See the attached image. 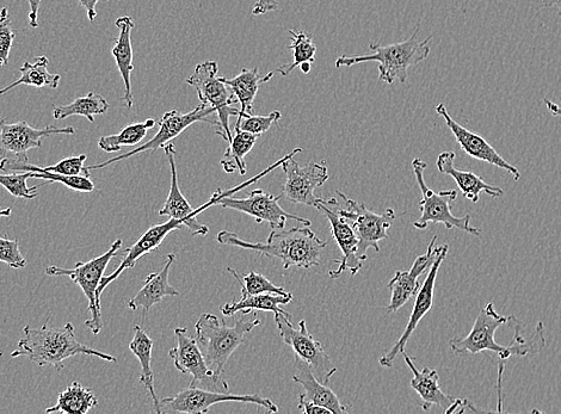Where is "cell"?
I'll list each match as a JSON object with an SVG mask.
<instances>
[{"mask_svg": "<svg viewBox=\"0 0 561 414\" xmlns=\"http://www.w3.org/2000/svg\"><path fill=\"white\" fill-rule=\"evenodd\" d=\"M123 242L117 239L103 255L91 259L89 262H78L75 268L67 269L52 265L46 269L48 276L70 277L83 290L86 299L89 300V312L91 318L85 321V326L89 327L95 336L100 335L103 329L102 307L97 301V289L106 273L108 265L115 258L117 252L121 250Z\"/></svg>", "mask_w": 561, "mask_h": 414, "instance_id": "cell-9", "label": "cell"}, {"mask_svg": "<svg viewBox=\"0 0 561 414\" xmlns=\"http://www.w3.org/2000/svg\"><path fill=\"white\" fill-rule=\"evenodd\" d=\"M175 261V253H169L166 256L164 268L159 273L147 276L143 288L128 302L129 310L137 311L139 307H143L146 314L154 305L159 304L168 296L180 295V292L169 282L170 269Z\"/></svg>", "mask_w": 561, "mask_h": 414, "instance_id": "cell-26", "label": "cell"}, {"mask_svg": "<svg viewBox=\"0 0 561 414\" xmlns=\"http://www.w3.org/2000/svg\"><path fill=\"white\" fill-rule=\"evenodd\" d=\"M258 325H261V320L257 315L254 319L239 318L233 326H228L225 320L221 323L213 314H201L195 324L196 342L215 378L223 380L226 364L233 352Z\"/></svg>", "mask_w": 561, "mask_h": 414, "instance_id": "cell-5", "label": "cell"}, {"mask_svg": "<svg viewBox=\"0 0 561 414\" xmlns=\"http://www.w3.org/2000/svg\"><path fill=\"white\" fill-rule=\"evenodd\" d=\"M295 369H297V373L294 374L293 381L304 387V395L307 400L325 407L332 414L348 413L337 394L328 385L320 382L313 374L310 366L297 356H295Z\"/></svg>", "mask_w": 561, "mask_h": 414, "instance_id": "cell-27", "label": "cell"}, {"mask_svg": "<svg viewBox=\"0 0 561 414\" xmlns=\"http://www.w3.org/2000/svg\"><path fill=\"white\" fill-rule=\"evenodd\" d=\"M275 321L282 341L291 346L295 356L310 366L320 382L329 385L332 376L337 373V368L326 354L323 344L308 332L306 320L299 321L298 329H295L292 319L285 314H275Z\"/></svg>", "mask_w": 561, "mask_h": 414, "instance_id": "cell-12", "label": "cell"}, {"mask_svg": "<svg viewBox=\"0 0 561 414\" xmlns=\"http://www.w3.org/2000/svg\"><path fill=\"white\" fill-rule=\"evenodd\" d=\"M80 4H82L84 10L86 11V15H88L89 21L95 22L97 17L96 6L101 0H79ZM103 2H109V0H103Z\"/></svg>", "mask_w": 561, "mask_h": 414, "instance_id": "cell-47", "label": "cell"}, {"mask_svg": "<svg viewBox=\"0 0 561 414\" xmlns=\"http://www.w3.org/2000/svg\"><path fill=\"white\" fill-rule=\"evenodd\" d=\"M29 2V26L39 28V9L42 0H28Z\"/></svg>", "mask_w": 561, "mask_h": 414, "instance_id": "cell-46", "label": "cell"}, {"mask_svg": "<svg viewBox=\"0 0 561 414\" xmlns=\"http://www.w3.org/2000/svg\"><path fill=\"white\" fill-rule=\"evenodd\" d=\"M455 157V153L452 151L442 152L436 160V166L443 175L450 176L454 179L462 195H464L467 200H470L476 205L482 193L495 197V199L504 195L503 189L484 182V179L476 175V173L456 169Z\"/></svg>", "mask_w": 561, "mask_h": 414, "instance_id": "cell-24", "label": "cell"}, {"mask_svg": "<svg viewBox=\"0 0 561 414\" xmlns=\"http://www.w3.org/2000/svg\"><path fill=\"white\" fill-rule=\"evenodd\" d=\"M30 178L43 179L49 183H60L65 187L78 191V193L89 194L95 190V184L88 176H64L52 172H29Z\"/></svg>", "mask_w": 561, "mask_h": 414, "instance_id": "cell-40", "label": "cell"}, {"mask_svg": "<svg viewBox=\"0 0 561 414\" xmlns=\"http://www.w3.org/2000/svg\"><path fill=\"white\" fill-rule=\"evenodd\" d=\"M282 170L286 175L282 196L295 205L317 207L319 199L314 190L323 187L329 181L328 166L324 163L300 166L297 160L291 157L282 164Z\"/></svg>", "mask_w": 561, "mask_h": 414, "instance_id": "cell-18", "label": "cell"}, {"mask_svg": "<svg viewBox=\"0 0 561 414\" xmlns=\"http://www.w3.org/2000/svg\"><path fill=\"white\" fill-rule=\"evenodd\" d=\"M448 250L449 245L447 244L439 246V253H437L435 262L431 265L424 283L415 296V305H413L409 323L406 325L403 335L400 336L397 343L392 346V349L388 351L387 354L380 358L379 363L381 367H393V363L396 361L398 355L403 354L405 351L406 344H408L413 332L416 331L421 320L430 312L431 307H433L437 275H439L442 263L446 261Z\"/></svg>", "mask_w": 561, "mask_h": 414, "instance_id": "cell-19", "label": "cell"}, {"mask_svg": "<svg viewBox=\"0 0 561 414\" xmlns=\"http://www.w3.org/2000/svg\"><path fill=\"white\" fill-rule=\"evenodd\" d=\"M293 301L291 293L287 295L264 293L257 295H245L240 300H233L230 304L220 306V311L225 317H233L237 313L249 314L252 311L271 312L275 314H285L292 319V315L281 310L282 305H288Z\"/></svg>", "mask_w": 561, "mask_h": 414, "instance_id": "cell-28", "label": "cell"}, {"mask_svg": "<svg viewBox=\"0 0 561 414\" xmlns=\"http://www.w3.org/2000/svg\"><path fill=\"white\" fill-rule=\"evenodd\" d=\"M299 410L305 414H329L330 411L323 406L312 403L307 400L304 394L299 395Z\"/></svg>", "mask_w": 561, "mask_h": 414, "instance_id": "cell-45", "label": "cell"}, {"mask_svg": "<svg viewBox=\"0 0 561 414\" xmlns=\"http://www.w3.org/2000/svg\"><path fill=\"white\" fill-rule=\"evenodd\" d=\"M153 339L144 331L140 325L134 326V338L129 343V350L138 358L141 364L140 382L150 393L153 400L154 410L158 414H162L160 410V400L157 397L156 389H154V375L152 370V351Z\"/></svg>", "mask_w": 561, "mask_h": 414, "instance_id": "cell-30", "label": "cell"}, {"mask_svg": "<svg viewBox=\"0 0 561 414\" xmlns=\"http://www.w3.org/2000/svg\"><path fill=\"white\" fill-rule=\"evenodd\" d=\"M29 178V172L0 175V185L16 199L33 200L38 196V187H29L27 184Z\"/></svg>", "mask_w": 561, "mask_h": 414, "instance_id": "cell-41", "label": "cell"}, {"mask_svg": "<svg viewBox=\"0 0 561 414\" xmlns=\"http://www.w3.org/2000/svg\"><path fill=\"white\" fill-rule=\"evenodd\" d=\"M418 32L419 27L410 39L393 43V45L382 46L379 42L371 43L369 48H371L372 54L353 55V57L342 55L336 60V67L338 69V67H350L375 61V63H379L381 82L390 85L396 82L405 84L409 78L410 67L421 64L429 58V42L433 39V35L423 41H418Z\"/></svg>", "mask_w": 561, "mask_h": 414, "instance_id": "cell-4", "label": "cell"}, {"mask_svg": "<svg viewBox=\"0 0 561 414\" xmlns=\"http://www.w3.org/2000/svg\"><path fill=\"white\" fill-rule=\"evenodd\" d=\"M15 30L9 17L8 9L0 11V69L8 65L12 43L15 40Z\"/></svg>", "mask_w": 561, "mask_h": 414, "instance_id": "cell-42", "label": "cell"}, {"mask_svg": "<svg viewBox=\"0 0 561 414\" xmlns=\"http://www.w3.org/2000/svg\"><path fill=\"white\" fill-rule=\"evenodd\" d=\"M73 134H76L73 127L34 128L24 121L9 123L0 117V171L5 172L11 165L29 163V151L40 148L43 139Z\"/></svg>", "mask_w": 561, "mask_h": 414, "instance_id": "cell-10", "label": "cell"}, {"mask_svg": "<svg viewBox=\"0 0 561 414\" xmlns=\"http://www.w3.org/2000/svg\"><path fill=\"white\" fill-rule=\"evenodd\" d=\"M545 104H546V107H547L548 111H550V113L553 116H560L561 117V108L559 107L558 104L552 102L551 100H547V98L545 100Z\"/></svg>", "mask_w": 561, "mask_h": 414, "instance_id": "cell-49", "label": "cell"}, {"mask_svg": "<svg viewBox=\"0 0 561 414\" xmlns=\"http://www.w3.org/2000/svg\"><path fill=\"white\" fill-rule=\"evenodd\" d=\"M12 213V209L11 208H2L0 207V219L2 218H9V216Z\"/></svg>", "mask_w": 561, "mask_h": 414, "instance_id": "cell-50", "label": "cell"}, {"mask_svg": "<svg viewBox=\"0 0 561 414\" xmlns=\"http://www.w3.org/2000/svg\"><path fill=\"white\" fill-rule=\"evenodd\" d=\"M427 166V163L421 158L413 159V172H415L416 181L423 196L422 201L419 202L421 218L413 226L417 230H425L429 224H442L446 226L447 230L458 228L472 236L480 237L482 231L471 225V215L455 216L450 209L452 203L458 199V191L442 190L440 193H434L425 183L424 172L427 170Z\"/></svg>", "mask_w": 561, "mask_h": 414, "instance_id": "cell-8", "label": "cell"}, {"mask_svg": "<svg viewBox=\"0 0 561 414\" xmlns=\"http://www.w3.org/2000/svg\"><path fill=\"white\" fill-rule=\"evenodd\" d=\"M217 114V111L212 107H209L207 104L201 103L199 107L191 110L188 114H182L181 111L176 109L168 111L165 113L158 122L159 131L154 137L147 141L146 144L141 145L139 147H135L134 150L129 151L128 153L122 154L120 157H115L112 159L107 160V162L97 164V165H90L88 169L91 170H100L107 168V166L113 165L115 163L122 162V160H126L137 156L139 153L144 152H156L159 148H163L166 144H169L172 140L180 137V135L186 131L190 126L195 125L197 122H206L209 125L214 126L215 128L218 127V120H212L211 116Z\"/></svg>", "mask_w": 561, "mask_h": 414, "instance_id": "cell-13", "label": "cell"}, {"mask_svg": "<svg viewBox=\"0 0 561 414\" xmlns=\"http://www.w3.org/2000/svg\"><path fill=\"white\" fill-rule=\"evenodd\" d=\"M522 323L514 315L498 314L493 302L479 312L472 330L466 337L450 339V349L455 355L468 357L480 352H495L504 363L509 358L539 354L546 346L544 324L539 323L532 339L522 337Z\"/></svg>", "mask_w": 561, "mask_h": 414, "instance_id": "cell-1", "label": "cell"}, {"mask_svg": "<svg viewBox=\"0 0 561 414\" xmlns=\"http://www.w3.org/2000/svg\"><path fill=\"white\" fill-rule=\"evenodd\" d=\"M163 148L170 164L171 185L168 199H166L164 207L159 210V215L169 216L170 219L183 221L184 225H186L193 236H207L209 228L201 224V222L197 220V216H199L203 210L217 206L220 197L223 196L226 191L219 189L217 193L212 195L211 200H209L206 205L197 209L191 207L186 196L182 193L180 183H178L175 146L169 142V144H166Z\"/></svg>", "mask_w": 561, "mask_h": 414, "instance_id": "cell-16", "label": "cell"}, {"mask_svg": "<svg viewBox=\"0 0 561 414\" xmlns=\"http://www.w3.org/2000/svg\"><path fill=\"white\" fill-rule=\"evenodd\" d=\"M436 243L437 236H434L430 240L427 252L416 258L411 269L396 271V275L388 282L387 287L392 292L390 305L386 308L388 313H397L400 308L408 304L411 298H415L421 288L418 278L429 271L439 253V246H436Z\"/></svg>", "mask_w": 561, "mask_h": 414, "instance_id": "cell-23", "label": "cell"}, {"mask_svg": "<svg viewBox=\"0 0 561 414\" xmlns=\"http://www.w3.org/2000/svg\"><path fill=\"white\" fill-rule=\"evenodd\" d=\"M97 405L98 400L94 391L78 381H73L70 386L58 394L57 404L48 407L45 412L48 414H86Z\"/></svg>", "mask_w": 561, "mask_h": 414, "instance_id": "cell-31", "label": "cell"}, {"mask_svg": "<svg viewBox=\"0 0 561 414\" xmlns=\"http://www.w3.org/2000/svg\"><path fill=\"white\" fill-rule=\"evenodd\" d=\"M49 60L47 57H38L34 64L29 61L23 64L20 69L21 78L15 83L0 89V95L6 94L17 88L18 85L34 86V88H52L58 89L60 84V74H53L48 71Z\"/></svg>", "mask_w": 561, "mask_h": 414, "instance_id": "cell-33", "label": "cell"}, {"mask_svg": "<svg viewBox=\"0 0 561 414\" xmlns=\"http://www.w3.org/2000/svg\"><path fill=\"white\" fill-rule=\"evenodd\" d=\"M224 78L219 76L218 64L208 60L197 64L194 73L186 82L196 90L201 103L217 111L218 127L215 128V133L226 142H230L232 139L230 119L231 116L239 115V109L234 108L238 100Z\"/></svg>", "mask_w": 561, "mask_h": 414, "instance_id": "cell-7", "label": "cell"}, {"mask_svg": "<svg viewBox=\"0 0 561 414\" xmlns=\"http://www.w3.org/2000/svg\"><path fill=\"white\" fill-rule=\"evenodd\" d=\"M258 138L260 137H257V135L240 131L239 128L234 127V135L228 142L230 146H228L224 158L220 162L228 175L237 171L242 176L246 175L248 168H246L245 157L255 147Z\"/></svg>", "mask_w": 561, "mask_h": 414, "instance_id": "cell-32", "label": "cell"}, {"mask_svg": "<svg viewBox=\"0 0 561 414\" xmlns=\"http://www.w3.org/2000/svg\"><path fill=\"white\" fill-rule=\"evenodd\" d=\"M156 126L153 119L144 122L132 123L123 128L119 134L102 137L98 141V147L107 153L119 152L125 146H137L146 138L147 132Z\"/></svg>", "mask_w": 561, "mask_h": 414, "instance_id": "cell-35", "label": "cell"}, {"mask_svg": "<svg viewBox=\"0 0 561 414\" xmlns=\"http://www.w3.org/2000/svg\"><path fill=\"white\" fill-rule=\"evenodd\" d=\"M24 337L17 344L11 357H27L40 367L52 366L60 372L65 368L64 362L78 355L94 356L107 362H117L113 355L104 354L78 342L75 326L67 323L63 327H49L47 324L40 329L24 326Z\"/></svg>", "mask_w": 561, "mask_h": 414, "instance_id": "cell-3", "label": "cell"}, {"mask_svg": "<svg viewBox=\"0 0 561 414\" xmlns=\"http://www.w3.org/2000/svg\"><path fill=\"white\" fill-rule=\"evenodd\" d=\"M282 119V114L280 111H273L267 116L255 115V114H239L236 126L240 131L257 135L261 137L262 134L270 131L273 125H277Z\"/></svg>", "mask_w": 561, "mask_h": 414, "instance_id": "cell-39", "label": "cell"}, {"mask_svg": "<svg viewBox=\"0 0 561 414\" xmlns=\"http://www.w3.org/2000/svg\"><path fill=\"white\" fill-rule=\"evenodd\" d=\"M275 76L274 72L261 76L257 67L255 69H243L237 77L224 78L225 83L230 86L234 96L240 103L239 114H254V103L258 91L263 84L268 83Z\"/></svg>", "mask_w": 561, "mask_h": 414, "instance_id": "cell-29", "label": "cell"}, {"mask_svg": "<svg viewBox=\"0 0 561 414\" xmlns=\"http://www.w3.org/2000/svg\"><path fill=\"white\" fill-rule=\"evenodd\" d=\"M316 208L322 210L326 219L329 220L332 237L342 251V257L335 261L338 268L329 271V276L335 280L345 271H349L351 275L355 276L363 267V262L359 258V238H357L351 222L339 212L338 201L335 197L329 200L319 199Z\"/></svg>", "mask_w": 561, "mask_h": 414, "instance_id": "cell-17", "label": "cell"}, {"mask_svg": "<svg viewBox=\"0 0 561 414\" xmlns=\"http://www.w3.org/2000/svg\"><path fill=\"white\" fill-rule=\"evenodd\" d=\"M405 363L411 369L413 378L410 385L421 398V406L424 411H429L431 407H440L446 413L464 412L466 410L477 411L467 400L453 397L442 391L440 386V376L435 369L428 367L422 370L417 369L412 358L403 352Z\"/></svg>", "mask_w": 561, "mask_h": 414, "instance_id": "cell-20", "label": "cell"}, {"mask_svg": "<svg viewBox=\"0 0 561 414\" xmlns=\"http://www.w3.org/2000/svg\"><path fill=\"white\" fill-rule=\"evenodd\" d=\"M227 270L230 271V274L236 278L240 286H242V296L264 293L289 294L286 292L285 288L275 286L267 277L256 273V271H251L248 275L240 277L236 270L232 268H228Z\"/></svg>", "mask_w": 561, "mask_h": 414, "instance_id": "cell-38", "label": "cell"}, {"mask_svg": "<svg viewBox=\"0 0 561 414\" xmlns=\"http://www.w3.org/2000/svg\"><path fill=\"white\" fill-rule=\"evenodd\" d=\"M116 27L120 29V35L112 49V54L123 83H125V95L121 98L122 103L127 109H132L134 105L132 91V72L134 71L132 30L135 24L131 16H122L117 18Z\"/></svg>", "mask_w": 561, "mask_h": 414, "instance_id": "cell-25", "label": "cell"}, {"mask_svg": "<svg viewBox=\"0 0 561 414\" xmlns=\"http://www.w3.org/2000/svg\"><path fill=\"white\" fill-rule=\"evenodd\" d=\"M230 401L261 406L270 413L279 412L274 401L263 398L260 394H228L191 386L183 389L174 397L160 400V410L162 413H207L212 406L230 403Z\"/></svg>", "mask_w": 561, "mask_h": 414, "instance_id": "cell-14", "label": "cell"}, {"mask_svg": "<svg viewBox=\"0 0 561 414\" xmlns=\"http://www.w3.org/2000/svg\"><path fill=\"white\" fill-rule=\"evenodd\" d=\"M86 158H88V157H86V154H80V156L67 157V158L61 160V162H59L58 164L51 165V166H45V168H41V166L33 165V164H30V163L15 164V165L9 166V168L6 169L5 172H10V171L42 172V171H46V172H52V173H59V175H64V176H80L83 173L84 176L90 177V170L88 169V166L84 165L85 162H86Z\"/></svg>", "mask_w": 561, "mask_h": 414, "instance_id": "cell-37", "label": "cell"}, {"mask_svg": "<svg viewBox=\"0 0 561 414\" xmlns=\"http://www.w3.org/2000/svg\"><path fill=\"white\" fill-rule=\"evenodd\" d=\"M109 103L100 94L90 91L88 95L78 97L67 105H55L53 117L55 120L69 119L71 116H84L90 122H95V116L107 114Z\"/></svg>", "mask_w": 561, "mask_h": 414, "instance_id": "cell-34", "label": "cell"}, {"mask_svg": "<svg viewBox=\"0 0 561 414\" xmlns=\"http://www.w3.org/2000/svg\"><path fill=\"white\" fill-rule=\"evenodd\" d=\"M0 262L12 269L27 267V261L22 256L18 239L11 240L6 236H0Z\"/></svg>", "mask_w": 561, "mask_h": 414, "instance_id": "cell-43", "label": "cell"}, {"mask_svg": "<svg viewBox=\"0 0 561 414\" xmlns=\"http://www.w3.org/2000/svg\"><path fill=\"white\" fill-rule=\"evenodd\" d=\"M289 34L292 36V43L289 45V49L293 51L292 64L283 65L276 70L283 77L289 76L301 64H313L316 61L317 46L313 42V37L305 32H294V30Z\"/></svg>", "mask_w": 561, "mask_h": 414, "instance_id": "cell-36", "label": "cell"}, {"mask_svg": "<svg viewBox=\"0 0 561 414\" xmlns=\"http://www.w3.org/2000/svg\"><path fill=\"white\" fill-rule=\"evenodd\" d=\"M435 110L437 114L445 119L446 125L454 135L462 151L474 159L482 160V162L489 163L493 166H497L499 169L507 171L513 176L514 181H520V170L517 169L516 166L508 163L483 137L468 131L467 128L461 126L460 123L452 119L445 104L440 103Z\"/></svg>", "mask_w": 561, "mask_h": 414, "instance_id": "cell-21", "label": "cell"}, {"mask_svg": "<svg viewBox=\"0 0 561 414\" xmlns=\"http://www.w3.org/2000/svg\"><path fill=\"white\" fill-rule=\"evenodd\" d=\"M302 148H294L291 153L286 154L285 157L276 162L275 164L269 166L263 172L258 173L255 177L248 179V181L243 184H239L238 187L226 190V193L220 197L218 205L226 209L236 210V212L244 213L251 216L257 222V224H262V222H267L270 225L271 230H283L286 227L287 220L292 219L305 226H311V220L300 218V216L288 213L287 210L283 209L280 205V200L282 195L274 196L269 193H265L263 189H256L246 193L245 199H239V197H234L232 195L237 194L238 191L249 187V185L260 181L261 178L267 176L269 172L280 168L287 159L295 157V154L301 153Z\"/></svg>", "mask_w": 561, "mask_h": 414, "instance_id": "cell-6", "label": "cell"}, {"mask_svg": "<svg viewBox=\"0 0 561 414\" xmlns=\"http://www.w3.org/2000/svg\"><path fill=\"white\" fill-rule=\"evenodd\" d=\"M175 337L177 345L169 351V356L177 370L193 376L190 386L208 389V391L227 392L230 389L228 383L215 378L212 370L207 366L196 338L189 336L188 330L184 327H176Z\"/></svg>", "mask_w": 561, "mask_h": 414, "instance_id": "cell-15", "label": "cell"}, {"mask_svg": "<svg viewBox=\"0 0 561 414\" xmlns=\"http://www.w3.org/2000/svg\"><path fill=\"white\" fill-rule=\"evenodd\" d=\"M311 67L312 64L311 63H304L300 65V69L302 72H304L305 74H308L311 72Z\"/></svg>", "mask_w": 561, "mask_h": 414, "instance_id": "cell-51", "label": "cell"}, {"mask_svg": "<svg viewBox=\"0 0 561 414\" xmlns=\"http://www.w3.org/2000/svg\"><path fill=\"white\" fill-rule=\"evenodd\" d=\"M343 200V206L338 202L339 212L351 222L357 238H359V258L365 263L368 259L367 251L373 249L380 252L379 243L388 239L387 231L396 220L397 214L392 208L385 213L378 214L369 210L365 203L348 199L342 191H336Z\"/></svg>", "mask_w": 561, "mask_h": 414, "instance_id": "cell-11", "label": "cell"}, {"mask_svg": "<svg viewBox=\"0 0 561 414\" xmlns=\"http://www.w3.org/2000/svg\"><path fill=\"white\" fill-rule=\"evenodd\" d=\"M221 245L239 247L250 250L258 256L277 258L283 264V269L297 267L311 269L322 261L323 251L328 243L320 239L311 230V226L294 227L289 231H271L267 242L250 243L238 237L236 233L221 231L218 234Z\"/></svg>", "mask_w": 561, "mask_h": 414, "instance_id": "cell-2", "label": "cell"}, {"mask_svg": "<svg viewBox=\"0 0 561 414\" xmlns=\"http://www.w3.org/2000/svg\"><path fill=\"white\" fill-rule=\"evenodd\" d=\"M184 227H186V225H184L183 221L170 219L169 221L163 222V224L154 225L149 228L137 243L126 250V257L122 259V262L114 273L103 276L100 287L97 289L98 304L101 305V296L110 283L115 282L126 270L133 269L141 257L158 250L159 246L164 243V240L170 233L181 231Z\"/></svg>", "mask_w": 561, "mask_h": 414, "instance_id": "cell-22", "label": "cell"}, {"mask_svg": "<svg viewBox=\"0 0 561 414\" xmlns=\"http://www.w3.org/2000/svg\"><path fill=\"white\" fill-rule=\"evenodd\" d=\"M542 6L556 10L561 17V0H542Z\"/></svg>", "mask_w": 561, "mask_h": 414, "instance_id": "cell-48", "label": "cell"}, {"mask_svg": "<svg viewBox=\"0 0 561 414\" xmlns=\"http://www.w3.org/2000/svg\"><path fill=\"white\" fill-rule=\"evenodd\" d=\"M277 10H279V2L277 0H257L254 9H252V15L262 16Z\"/></svg>", "mask_w": 561, "mask_h": 414, "instance_id": "cell-44", "label": "cell"}]
</instances>
